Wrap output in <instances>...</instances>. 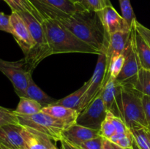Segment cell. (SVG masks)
Wrapping results in <instances>:
<instances>
[{"label": "cell", "instance_id": "1", "mask_svg": "<svg viewBox=\"0 0 150 149\" xmlns=\"http://www.w3.org/2000/svg\"><path fill=\"white\" fill-rule=\"evenodd\" d=\"M58 21L100 53H105L110 36L98 12L89 8L81 9L75 12L70 17Z\"/></svg>", "mask_w": 150, "mask_h": 149}, {"label": "cell", "instance_id": "2", "mask_svg": "<svg viewBox=\"0 0 150 149\" xmlns=\"http://www.w3.org/2000/svg\"><path fill=\"white\" fill-rule=\"evenodd\" d=\"M52 55L81 53L100 55V53L83 42L58 20L47 19L42 23Z\"/></svg>", "mask_w": 150, "mask_h": 149}, {"label": "cell", "instance_id": "3", "mask_svg": "<svg viewBox=\"0 0 150 149\" xmlns=\"http://www.w3.org/2000/svg\"><path fill=\"white\" fill-rule=\"evenodd\" d=\"M18 13L26 22L35 42L32 51L23 58L26 69L32 72L37 66L45 58L52 55V53L42 23L28 12H20Z\"/></svg>", "mask_w": 150, "mask_h": 149}, {"label": "cell", "instance_id": "4", "mask_svg": "<svg viewBox=\"0 0 150 149\" xmlns=\"http://www.w3.org/2000/svg\"><path fill=\"white\" fill-rule=\"evenodd\" d=\"M123 121L130 130L147 128L142 102L143 94L133 86H122Z\"/></svg>", "mask_w": 150, "mask_h": 149}, {"label": "cell", "instance_id": "5", "mask_svg": "<svg viewBox=\"0 0 150 149\" xmlns=\"http://www.w3.org/2000/svg\"><path fill=\"white\" fill-rule=\"evenodd\" d=\"M18 124L23 127H30L34 129L49 136L54 141L62 140V131L67 126L59 120L43 112L31 115L16 114Z\"/></svg>", "mask_w": 150, "mask_h": 149}, {"label": "cell", "instance_id": "6", "mask_svg": "<svg viewBox=\"0 0 150 149\" xmlns=\"http://www.w3.org/2000/svg\"><path fill=\"white\" fill-rule=\"evenodd\" d=\"M44 19L60 20L70 17L79 10L86 8L70 0H29Z\"/></svg>", "mask_w": 150, "mask_h": 149}, {"label": "cell", "instance_id": "7", "mask_svg": "<svg viewBox=\"0 0 150 149\" xmlns=\"http://www.w3.org/2000/svg\"><path fill=\"white\" fill-rule=\"evenodd\" d=\"M0 72L10 80L16 94L20 98L25 97L29 75L32 72L26 69L24 58L17 61L0 58Z\"/></svg>", "mask_w": 150, "mask_h": 149}, {"label": "cell", "instance_id": "8", "mask_svg": "<svg viewBox=\"0 0 150 149\" xmlns=\"http://www.w3.org/2000/svg\"><path fill=\"white\" fill-rule=\"evenodd\" d=\"M101 93L102 91L84 110L79 112L76 119V124L92 129H100L108 112L101 96Z\"/></svg>", "mask_w": 150, "mask_h": 149}, {"label": "cell", "instance_id": "9", "mask_svg": "<svg viewBox=\"0 0 150 149\" xmlns=\"http://www.w3.org/2000/svg\"><path fill=\"white\" fill-rule=\"evenodd\" d=\"M98 62L95 67V72L92 77L89 79V86L82 97L79 105L78 112H81L84 110L90 102L100 93L103 89L104 79L106 74V56L105 53L100 54Z\"/></svg>", "mask_w": 150, "mask_h": 149}, {"label": "cell", "instance_id": "10", "mask_svg": "<svg viewBox=\"0 0 150 149\" xmlns=\"http://www.w3.org/2000/svg\"><path fill=\"white\" fill-rule=\"evenodd\" d=\"M124 55L125 57L124 65L122 69L121 72L116 78V80L122 86H131L134 87L140 67L138 61L136 51H135L132 32L130 42L125 51Z\"/></svg>", "mask_w": 150, "mask_h": 149}, {"label": "cell", "instance_id": "11", "mask_svg": "<svg viewBox=\"0 0 150 149\" xmlns=\"http://www.w3.org/2000/svg\"><path fill=\"white\" fill-rule=\"evenodd\" d=\"M10 26L13 37L21 49L23 51L24 56H26L32 51L35 45L28 26L21 16L17 12H12L10 15Z\"/></svg>", "mask_w": 150, "mask_h": 149}, {"label": "cell", "instance_id": "12", "mask_svg": "<svg viewBox=\"0 0 150 149\" xmlns=\"http://www.w3.org/2000/svg\"><path fill=\"white\" fill-rule=\"evenodd\" d=\"M107 111L123 120V106L122 86L116 79L110 78L101 93Z\"/></svg>", "mask_w": 150, "mask_h": 149}, {"label": "cell", "instance_id": "13", "mask_svg": "<svg viewBox=\"0 0 150 149\" xmlns=\"http://www.w3.org/2000/svg\"><path fill=\"white\" fill-rule=\"evenodd\" d=\"M98 13L109 36L116 32H131V26L129 25L127 20L115 10L112 4L107 6L103 10Z\"/></svg>", "mask_w": 150, "mask_h": 149}, {"label": "cell", "instance_id": "14", "mask_svg": "<svg viewBox=\"0 0 150 149\" xmlns=\"http://www.w3.org/2000/svg\"><path fill=\"white\" fill-rule=\"evenodd\" d=\"M132 32V30H131ZM131 32H119L110 35L108 48L105 52L106 56V74L109 70L110 64L113 58L124 53L128 45L131 36ZM105 74V75H106Z\"/></svg>", "mask_w": 150, "mask_h": 149}, {"label": "cell", "instance_id": "15", "mask_svg": "<svg viewBox=\"0 0 150 149\" xmlns=\"http://www.w3.org/2000/svg\"><path fill=\"white\" fill-rule=\"evenodd\" d=\"M22 130L23 126L19 124H7L0 127V143L12 149L26 148Z\"/></svg>", "mask_w": 150, "mask_h": 149}, {"label": "cell", "instance_id": "16", "mask_svg": "<svg viewBox=\"0 0 150 149\" xmlns=\"http://www.w3.org/2000/svg\"><path fill=\"white\" fill-rule=\"evenodd\" d=\"M100 136V130L92 129L79 124H73L62 131V139L74 145Z\"/></svg>", "mask_w": 150, "mask_h": 149}, {"label": "cell", "instance_id": "17", "mask_svg": "<svg viewBox=\"0 0 150 149\" xmlns=\"http://www.w3.org/2000/svg\"><path fill=\"white\" fill-rule=\"evenodd\" d=\"M22 135L26 143V147L29 149L57 148L53 143V140L49 136L30 127L23 126Z\"/></svg>", "mask_w": 150, "mask_h": 149}, {"label": "cell", "instance_id": "18", "mask_svg": "<svg viewBox=\"0 0 150 149\" xmlns=\"http://www.w3.org/2000/svg\"><path fill=\"white\" fill-rule=\"evenodd\" d=\"M132 36L140 69L150 71V47L133 26L132 27Z\"/></svg>", "mask_w": 150, "mask_h": 149}, {"label": "cell", "instance_id": "19", "mask_svg": "<svg viewBox=\"0 0 150 149\" xmlns=\"http://www.w3.org/2000/svg\"><path fill=\"white\" fill-rule=\"evenodd\" d=\"M42 112L61 121L67 126V128L76 124V119L79 115V112L76 110L57 105L45 107L42 108Z\"/></svg>", "mask_w": 150, "mask_h": 149}, {"label": "cell", "instance_id": "20", "mask_svg": "<svg viewBox=\"0 0 150 149\" xmlns=\"http://www.w3.org/2000/svg\"><path fill=\"white\" fill-rule=\"evenodd\" d=\"M25 97L36 101L38 103L40 104L43 108L49 106V105H54L57 101V99H55L48 96L42 89H40L37 86V84L32 79V74L29 75V83H28Z\"/></svg>", "mask_w": 150, "mask_h": 149}, {"label": "cell", "instance_id": "21", "mask_svg": "<svg viewBox=\"0 0 150 149\" xmlns=\"http://www.w3.org/2000/svg\"><path fill=\"white\" fill-rule=\"evenodd\" d=\"M89 80H88L86 83H84V84L80 89H79L75 92L70 93V95L62 98V99H57V102L54 105H61V106L65 107V108L76 110L78 111L80 102L81 101L83 94L87 89L88 86H89Z\"/></svg>", "mask_w": 150, "mask_h": 149}, {"label": "cell", "instance_id": "22", "mask_svg": "<svg viewBox=\"0 0 150 149\" xmlns=\"http://www.w3.org/2000/svg\"><path fill=\"white\" fill-rule=\"evenodd\" d=\"M9 5L12 12H28L31 13L35 18L39 20L41 23L44 21V19L40 14L39 12L30 3L29 0H4Z\"/></svg>", "mask_w": 150, "mask_h": 149}, {"label": "cell", "instance_id": "23", "mask_svg": "<svg viewBox=\"0 0 150 149\" xmlns=\"http://www.w3.org/2000/svg\"><path fill=\"white\" fill-rule=\"evenodd\" d=\"M43 107L33 99L29 98H20V101L17 108L14 110L16 114L31 115L41 112Z\"/></svg>", "mask_w": 150, "mask_h": 149}, {"label": "cell", "instance_id": "24", "mask_svg": "<svg viewBox=\"0 0 150 149\" xmlns=\"http://www.w3.org/2000/svg\"><path fill=\"white\" fill-rule=\"evenodd\" d=\"M134 88L143 95L150 96V71L140 69Z\"/></svg>", "mask_w": 150, "mask_h": 149}, {"label": "cell", "instance_id": "25", "mask_svg": "<svg viewBox=\"0 0 150 149\" xmlns=\"http://www.w3.org/2000/svg\"><path fill=\"white\" fill-rule=\"evenodd\" d=\"M135 142L140 149H150V137L147 128L130 130Z\"/></svg>", "mask_w": 150, "mask_h": 149}, {"label": "cell", "instance_id": "26", "mask_svg": "<svg viewBox=\"0 0 150 149\" xmlns=\"http://www.w3.org/2000/svg\"><path fill=\"white\" fill-rule=\"evenodd\" d=\"M110 141L114 144L117 145L119 147L124 149H132L133 148V134L131 131L127 133H123V134H117L113 135L109 139Z\"/></svg>", "mask_w": 150, "mask_h": 149}, {"label": "cell", "instance_id": "27", "mask_svg": "<svg viewBox=\"0 0 150 149\" xmlns=\"http://www.w3.org/2000/svg\"><path fill=\"white\" fill-rule=\"evenodd\" d=\"M11 124H18V116L15 111L0 106V127Z\"/></svg>", "mask_w": 150, "mask_h": 149}, {"label": "cell", "instance_id": "28", "mask_svg": "<svg viewBox=\"0 0 150 149\" xmlns=\"http://www.w3.org/2000/svg\"><path fill=\"white\" fill-rule=\"evenodd\" d=\"M120 9L122 12V16L127 20L131 27H133V22L136 20L135 13L132 8L130 0H119Z\"/></svg>", "mask_w": 150, "mask_h": 149}, {"label": "cell", "instance_id": "29", "mask_svg": "<svg viewBox=\"0 0 150 149\" xmlns=\"http://www.w3.org/2000/svg\"><path fill=\"white\" fill-rule=\"evenodd\" d=\"M100 131V136L108 140H109L113 135L117 133L115 127L108 115H106V118L101 125Z\"/></svg>", "mask_w": 150, "mask_h": 149}, {"label": "cell", "instance_id": "30", "mask_svg": "<svg viewBox=\"0 0 150 149\" xmlns=\"http://www.w3.org/2000/svg\"><path fill=\"white\" fill-rule=\"evenodd\" d=\"M103 140L104 138L102 136H99L95 138L86 140L76 147L79 149H103Z\"/></svg>", "mask_w": 150, "mask_h": 149}, {"label": "cell", "instance_id": "31", "mask_svg": "<svg viewBox=\"0 0 150 149\" xmlns=\"http://www.w3.org/2000/svg\"><path fill=\"white\" fill-rule=\"evenodd\" d=\"M86 6L89 9L95 12H100L105 7L111 5L110 0H85Z\"/></svg>", "mask_w": 150, "mask_h": 149}, {"label": "cell", "instance_id": "32", "mask_svg": "<svg viewBox=\"0 0 150 149\" xmlns=\"http://www.w3.org/2000/svg\"><path fill=\"white\" fill-rule=\"evenodd\" d=\"M133 26H134L135 29L139 33V34L142 37V38L144 39L145 42L150 47V29L139 23L137 20L133 22Z\"/></svg>", "mask_w": 150, "mask_h": 149}, {"label": "cell", "instance_id": "33", "mask_svg": "<svg viewBox=\"0 0 150 149\" xmlns=\"http://www.w3.org/2000/svg\"><path fill=\"white\" fill-rule=\"evenodd\" d=\"M0 30L12 34L10 15L0 12Z\"/></svg>", "mask_w": 150, "mask_h": 149}, {"label": "cell", "instance_id": "34", "mask_svg": "<svg viewBox=\"0 0 150 149\" xmlns=\"http://www.w3.org/2000/svg\"><path fill=\"white\" fill-rule=\"evenodd\" d=\"M142 102H143V108L145 117H146V120L148 124V129L150 131V96L143 95V96H142Z\"/></svg>", "mask_w": 150, "mask_h": 149}, {"label": "cell", "instance_id": "35", "mask_svg": "<svg viewBox=\"0 0 150 149\" xmlns=\"http://www.w3.org/2000/svg\"><path fill=\"white\" fill-rule=\"evenodd\" d=\"M60 142H61L62 149H79V148L76 147V145L71 144V143H70L69 142L66 141L64 139H62Z\"/></svg>", "mask_w": 150, "mask_h": 149}, {"label": "cell", "instance_id": "36", "mask_svg": "<svg viewBox=\"0 0 150 149\" xmlns=\"http://www.w3.org/2000/svg\"><path fill=\"white\" fill-rule=\"evenodd\" d=\"M103 149H116L115 145L111 143L108 139L104 138L103 140Z\"/></svg>", "mask_w": 150, "mask_h": 149}, {"label": "cell", "instance_id": "37", "mask_svg": "<svg viewBox=\"0 0 150 149\" xmlns=\"http://www.w3.org/2000/svg\"><path fill=\"white\" fill-rule=\"evenodd\" d=\"M74 4H77V5H81V6H84L86 7V8H88L87 6H86V2H85V0H70Z\"/></svg>", "mask_w": 150, "mask_h": 149}, {"label": "cell", "instance_id": "38", "mask_svg": "<svg viewBox=\"0 0 150 149\" xmlns=\"http://www.w3.org/2000/svg\"><path fill=\"white\" fill-rule=\"evenodd\" d=\"M0 149H12V148L7 147V146H5V145H3V144H1V143H0Z\"/></svg>", "mask_w": 150, "mask_h": 149}, {"label": "cell", "instance_id": "39", "mask_svg": "<svg viewBox=\"0 0 150 149\" xmlns=\"http://www.w3.org/2000/svg\"><path fill=\"white\" fill-rule=\"evenodd\" d=\"M133 149H140L139 147L138 146V145L136 144V143L135 142V140L133 141Z\"/></svg>", "mask_w": 150, "mask_h": 149}, {"label": "cell", "instance_id": "40", "mask_svg": "<svg viewBox=\"0 0 150 149\" xmlns=\"http://www.w3.org/2000/svg\"><path fill=\"white\" fill-rule=\"evenodd\" d=\"M114 145H115V144H114ZM115 148L116 149H124V148H122L119 147V146H117V145H115ZM132 149H133V148H132Z\"/></svg>", "mask_w": 150, "mask_h": 149}, {"label": "cell", "instance_id": "41", "mask_svg": "<svg viewBox=\"0 0 150 149\" xmlns=\"http://www.w3.org/2000/svg\"><path fill=\"white\" fill-rule=\"evenodd\" d=\"M21 149H29V148H21Z\"/></svg>", "mask_w": 150, "mask_h": 149}, {"label": "cell", "instance_id": "42", "mask_svg": "<svg viewBox=\"0 0 150 149\" xmlns=\"http://www.w3.org/2000/svg\"><path fill=\"white\" fill-rule=\"evenodd\" d=\"M149 137H150V131L149 130Z\"/></svg>", "mask_w": 150, "mask_h": 149}, {"label": "cell", "instance_id": "43", "mask_svg": "<svg viewBox=\"0 0 150 149\" xmlns=\"http://www.w3.org/2000/svg\"><path fill=\"white\" fill-rule=\"evenodd\" d=\"M56 149H59V148H56Z\"/></svg>", "mask_w": 150, "mask_h": 149}]
</instances>
